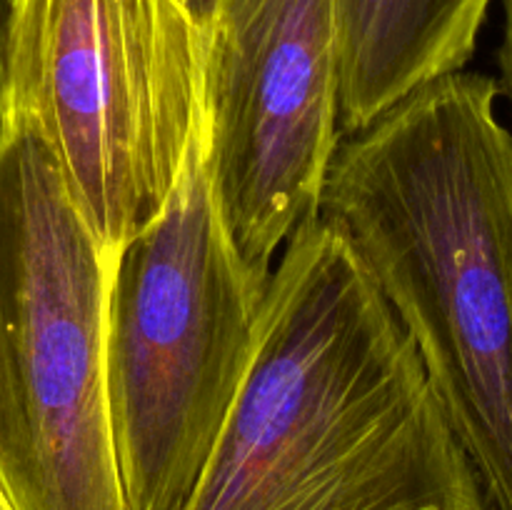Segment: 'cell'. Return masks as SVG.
<instances>
[{
  "label": "cell",
  "mask_w": 512,
  "mask_h": 510,
  "mask_svg": "<svg viewBox=\"0 0 512 510\" xmlns=\"http://www.w3.org/2000/svg\"><path fill=\"white\" fill-rule=\"evenodd\" d=\"M0 510H15L13 503H10V500H8V495H5L3 485H0Z\"/></svg>",
  "instance_id": "ba28073f"
},
{
  "label": "cell",
  "mask_w": 512,
  "mask_h": 510,
  "mask_svg": "<svg viewBox=\"0 0 512 510\" xmlns=\"http://www.w3.org/2000/svg\"><path fill=\"white\" fill-rule=\"evenodd\" d=\"M203 113L215 200L268 283L290 235L318 215L343 135L335 0H208Z\"/></svg>",
  "instance_id": "8992f818"
},
{
  "label": "cell",
  "mask_w": 512,
  "mask_h": 510,
  "mask_svg": "<svg viewBox=\"0 0 512 510\" xmlns=\"http://www.w3.org/2000/svg\"><path fill=\"white\" fill-rule=\"evenodd\" d=\"M185 510H493L418 350L323 215L275 260L248 375Z\"/></svg>",
  "instance_id": "6da1fadb"
},
{
  "label": "cell",
  "mask_w": 512,
  "mask_h": 510,
  "mask_svg": "<svg viewBox=\"0 0 512 510\" xmlns=\"http://www.w3.org/2000/svg\"><path fill=\"white\" fill-rule=\"evenodd\" d=\"M498 80L443 75L340 138L318 215L418 350L493 510H512V133Z\"/></svg>",
  "instance_id": "7a4b0ae2"
},
{
  "label": "cell",
  "mask_w": 512,
  "mask_h": 510,
  "mask_svg": "<svg viewBox=\"0 0 512 510\" xmlns=\"http://www.w3.org/2000/svg\"><path fill=\"white\" fill-rule=\"evenodd\" d=\"M490 3L335 0L340 133H358L420 85L465 70Z\"/></svg>",
  "instance_id": "52a82bcc"
},
{
  "label": "cell",
  "mask_w": 512,
  "mask_h": 510,
  "mask_svg": "<svg viewBox=\"0 0 512 510\" xmlns=\"http://www.w3.org/2000/svg\"><path fill=\"white\" fill-rule=\"evenodd\" d=\"M5 10H8V0H0V30H3V20H5Z\"/></svg>",
  "instance_id": "9c48e42d"
},
{
  "label": "cell",
  "mask_w": 512,
  "mask_h": 510,
  "mask_svg": "<svg viewBox=\"0 0 512 510\" xmlns=\"http://www.w3.org/2000/svg\"><path fill=\"white\" fill-rule=\"evenodd\" d=\"M265 288L215 200L200 110L168 203L110 278L105 395L128 510H185L248 375Z\"/></svg>",
  "instance_id": "3957f363"
},
{
  "label": "cell",
  "mask_w": 512,
  "mask_h": 510,
  "mask_svg": "<svg viewBox=\"0 0 512 510\" xmlns=\"http://www.w3.org/2000/svg\"><path fill=\"white\" fill-rule=\"evenodd\" d=\"M115 255L43 140L0 123V485L15 510H128L105 395Z\"/></svg>",
  "instance_id": "5b68a950"
},
{
  "label": "cell",
  "mask_w": 512,
  "mask_h": 510,
  "mask_svg": "<svg viewBox=\"0 0 512 510\" xmlns=\"http://www.w3.org/2000/svg\"><path fill=\"white\" fill-rule=\"evenodd\" d=\"M205 5H208V0H205Z\"/></svg>",
  "instance_id": "30bf717a"
},
{
  "label": "cell",
  "mask_w": 512,
  "mask_h": 510,
  "mask_svg": "<svg viewBox=\"0 0 512 510\" xmlns=\"http://www.w3.org/2000/svg\"><path fill=\"white\" fill-rule=\"evenodd\" d=\"M205 0H8L0 123L28 125L118 253L168 203L203 110Z\"/></svg>",
  "instance_id": "277c9868"
}]
</instances>
